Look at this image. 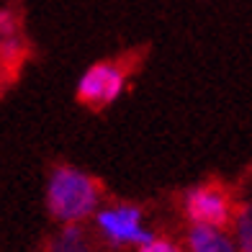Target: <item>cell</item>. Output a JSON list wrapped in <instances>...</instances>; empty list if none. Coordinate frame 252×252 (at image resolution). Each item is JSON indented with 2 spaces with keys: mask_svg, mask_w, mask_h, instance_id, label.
I'll return each mask as SVG.
<instances>
[{
  "mask_svg": "<svg viewBox=\"0 0 252 252\" xmlns=\"http://www.w3.org/2000/svg\"><path fill=\"white\" fill-rule=\"evenodd\" d=\"M100 198V183L75 167H60L54 170L49 190H47V206L54 219L60 221H83L90 216Z\"/></svg>",
  "mask_w": 252,
  "mask_h": 252,
  "instance_id": "1",
  "label": "cell"
},
{
  "mask_svg": "<svg viewBox=\"0 0 252 252\" xmlns=\"http://www.w3.org/2000/svg\"><path fill=\"white\" fill-rule=\"evenodd\" d=\"M186 211L188 219L203 224V226H226L232 219V203L221 186H201L188 193L186 198Z\"/></svg>",
  "mask_w": 252,
  "mask_h": 252,
  "instance_id": "2",
  "label": "cell"
},
{
  "mask_svg": "<svg viewBox=\"0 0 252 252\" xmlns=\"http://www.w3.org/2000/svg\"><path fill=\"white\" fill-rule=\"evenodd\" d=\"M124 88V72L113 64H93L80 80L77 100L85 106H100L111 103Z\"/></svg>",
  "mask_w": 252,
  "mask_h": 252,
  "instance_id": "3",
  "label": "cell"
},
{
  "mask_svg": "<svg viewBox=\"0 0 252 252\" xmlns=\"http://www.w3.org/2000/svg\"><path fill=\"white\" fill-rule=\"evenodd\" d=\"M139 216L142 211L136 206H119L116 211H100L98 224L113 242H136L144 245L155 237L152 232H142L139 229Z\"/></svg>",
  "mask_w": 252,
  "mask_h": 252,
  "instance_id": "4",
  "label": "cell"
},
{
  "mask_svg": "<svg viewBox=\"0 0 252 252\" xmlns=\"http://www.w3.org/2000/svg\"><path fill=\"white\" fill-rule=\"evenodd\" d=\"M44 252H95V242L85 226H77L72 221L67 229H62L57 237L49 239Z\"/></svg>",
  "mask_w": 252,
  "mask_h": 252,
  "instance_id": "5",
  "label": "cell"
},
{
  "mask_svg": "<svg viewBox=\"0 0 252 252\" xmlns=\"http://www.w3.org/2000/svg\"><path fill=\"white\" fill-rule=\"evenodd\" d=\"M190 252H237L232 239L224 237L216 226H203V224H196L190 229Z\"/></svg>",
  "mask_w": 252,
  "mask_h": 252,
  "instance_id": "6",
  "label": "cell"
},
{
  "mask_svg": "<svg viewBox=\"0 0 252 252\" xmlns=\"http://www.w3.org/2000/svg\"><path fill=\"white\" fill-rule=\"evenodd\" d=\"M237 237H239V252H252L250 242V206L237 209Z\"/></svg>",
  "mask_w": 252,
  "mask_h": 252,
  "instance_id": "7",
  "label": "cell"
},
{
  "mask_svg": "<svg viewBox=\"0 0 252 252\" xmlns=\"http://www.w3.org/2000/svg\"><path fill=\"white\" fill-rule=\"evenodd\" d=\"M139 252H180L173 242H170V239H150V242H144L142 245V250Z\"/></svg>",
  "mask_w": 252,
  "mask_h": 252,
  "instance_id": "8",
  "label": "cell"
},
{
  "mask_svg": "<svg viewBox=\"0 0 252 252\" xmlns=\"http://www.w3.org/2000/svg\"><path fill=\"white\" fill-rule=\"evenodd\" d=\"M18 29V21L10 10H0V36H13Z\"/></svg>",
  "mask_w": 252,
  "mask_h": 252,
  "instance_id": "9",
  "label": "cell"
},
{
  "mask_svg": "<svg viewBox=\"0 0 252 252\" xmlns=\"http://www.w3.org/2000/svg\"><path fill=\"white\" fill-rule=\"evenodd\" d=\"M0 44H3V41H0Z\"/></svg>",
  "mask_w": 252,
  "mask_h": 252,
  "instance_id": "10",
  "label": "cell"
}]
</instances>
